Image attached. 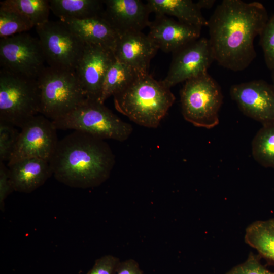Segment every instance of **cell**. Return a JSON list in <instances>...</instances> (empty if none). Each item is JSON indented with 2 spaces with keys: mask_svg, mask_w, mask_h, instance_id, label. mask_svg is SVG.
<instances>
[{
  "mask_svg": "<svg viewBox=\"0 0 274 274\" xmlns=\"http://www.w3.org/2000/svg\"><path fill=\"white\" fill-rule=\"evenodd\" d=\"M268 19L259 2L223 1L208 20V39L215 61L234 72L247 68L256 57L254 40Z\"/></svg>",
  "mask_w": 274,
  "mask_h": 274,
  "instance_id": "obj_1",
  "label": "cell"
},
{
  "mask_svg": "<svg viewBox=\"0 0 274 274\" xmlns=\"http://www.w3.org/2000/svg\"><path fill=\"white\" fill-rule=\"evenodd\" d=\"M49 163L58 181L84 189L99 186L109 178L114 157L104 140L74 130L58 141Z\"/></svg>",
  "mask_w": 274,
  "mask_h": 274,
  "instance_id": "obj_2",
  "label": "cell"
},
{
  "mask_svg": "<svg viewBox=\"0 0 274 274\" xmlns=\"http://www.w3.org/2000/svg\"><path fill=\"white\" fill-rule=\"evenodd\" d=\"M115 109L134 123L158 127L175 100L170 89L149 74L139 75L114 96Z\"/></svg>",
  "mask_w": 274,
  "mask_h": 274,
  "instance_id": "obj_3",
  "label": "cell"
},
{
  "mask_svg": "<svg viewBox=\"0 0 274 274\" xmlns=\"http://www.w3.org/2000/svg\"><path fill=\"white\" fill-rule=\"evenodd\" d=\"M37 82L40 113L52 121L64 116L87 99L74 71L46 66Z\"/></svg>",
  "mask_w": 274,
  "mask_h": 274,
  "instance_id": "obj_4",
  "label": "cell"
},
{
  "mask_svg": "<svg viewBox=\"0 0 274 274\" xmlns=\"http://www.w3.org/2000/svg\"><path fill=\"white\" fill-rule=\"evenodd\" d=\"M40 98L37 79L1 68L0 121L20 128L40 113Z\"/></svg>",
  "mask_w": 274,
  "mask_h": 274,
  "instance_id": "obj_5",
  "label": "cell"
},
{
  "mask_svg": "<svg viewBox=\"0 0 274 274\" xmlns=\"http://www.w3.org/2000/svg\"><path fill=\"white\" fill-rule=\"evenodd\" d=\"M52 121L57 129L80 131L102 140L123 141L132 131L129 124L104 104L88 99L67 115Z\"/></svg>",
  "mask_w": 274,
  "mask_h": 274,
  "instance_id": "obj_6",
  "label": "cell"
},
{
  "mask_svg": "<svg viewBox=\"0 0 274 274\" xmlns=\"http://www.w3.org/2000/svg\"><path fill=\"white\" fill-rule=\"evenodd\" d=\"M223 99L220 86L208 73L189 79L180 91L183 117L195 126L212 128L219 123Z\"/></svg>",
  "mask_w": 274,
  "mask_h": 274,
  "instance_id": "obj_7",
  "label": "cell"
},
{
  "mask_svg": "<svg viewBox=\"0 0 274 274\" xmlns=\"http://www.w3.org/2000/svg\"><path fill=\"white\" fill-rule=\"evenodd\" d=\"M35 28L48 66L75 71L85 42L60 20H49Z\"/></svg>",
  "mask_w": 274,
  "mask_h": 274,
  "instance_id": "obj_8",
  "label": "cell"
},
{
  "mask_svg": "<svg viewBox=\"0 0 274 274\" xmlns=\"http://www.w3.org/2000/svg\"><path fill=\"white\" fill-rule=\"evenodd\" d=\"M45 62L38 38L23 32L0 39L1 68L37 79L46 67Z\"/></svg>",
  "mask_w": 274,
  "mask_h": 274,
  "instance_id": "obj_9",
  "label": "cell"
},
{
  "mask_svg": "<svg viewBox=\"0 0 274 274\" xmlns=\"http://www.w3.org/2000/svg\"><path fill=\"white\" fill-rule=\"evenodd\" d=\"M21 129L7 166L28 158L49 161L59 141L52 120L43 115H37Z\"/></svg>",
  "mask_w": 274,
  "mask_h": 274,
  "instance_id": "obj_10",
  "label": "cell"
},
{
  "mask_svg": "<svg viewBox=\"0 0 274 274\" xmlns=\"http://www.w3.org/2000/svg\"><path fill=\"white\" fill-rule=\"evenodd\" d=\"M214 61L209 39L200 37L173 53L168 73L161 82L170 89L180 83L208 73Z\"/></svg>",
  "mask_w": 274,
  "mask_h": 274,
  "instance_id": "obj_11",
  "label": "cell"
},
{
  "mask_svg": "<svg viewBox=\"0 0 274 274\" xmlns=\"http://www.w3.org/2000/svg\"><path fill=\"white\" fill-rule=\"evenodd\" d=\"M230 95L241 111L262 125L274 124V87L263 80L232 85Z\"/></svg>",
  "mask_w": 274,
  "mask_h": 274,
  "instance_id": "obj_12",
  "label": "cell"
},
{
  "mask_svg": "<svg viewBox=\"0 0 274 274\" xmlns=\"http://www.w3.org/2000/svg\"><path fill=\"white\" fill-rule=\"evenodd\" d=\"M115 59L111 50L99 45L85 43L75 73L88 100L100 102L104 78Z\"/></svg>",
  "mask_w": 274,
  "mask_h": 274,
  "instance_id": "obj_13",
  "label": "cell"
},
{
  "mask_svg": "<svg viewBox=\"0 0 274 274\" xmlns=\"http://www.w3.org/2000/svg\"><path fill=\"white\" fill-rule=\"evenodd\" d=\"M159 50L148 35L133 31L119 36L113 53L115 59L133 68L140 75L149 74L151 59Z\"/></svg>",
  "mask_w": 274,
  "mask_h": 274,
  "instance_id": "obj_14",
  "label": "cell"
},
{
  "mask_svg": "<svg viewBox=\"0 0 274 274\" xmlns=\"http://www.w3.org/2000/svg\"><path fill=\"white\" fill-rule=\"evenodd\" d=\"M103 17L119 35L148 27L151 12L140 0H104Z\"/></svg>",
  "mask_w": 274,
  "mask_h": 274,
  "instance_id": "obj_15",
  "label": "cell"
},
{
  "mask_svg": "<svg viewBox=\"0 0 274 274\" xmlns=\"http://www.w3.org/2000/svg\"><path fill=\"white\" fill-rule=\"evenodd\" d=\"M148 27V35L159 49L172 53L200 38L202 29L161 15H156Z\"/></svg>",
  "mask_w": 274,
  "mask_h": 274,
  "instance_id": "obj_16",
  "label": "cell"
},
{
  "mask_svg": "<svg viewBox=\"0 0 274 274\" xmlns=\"http://www.w3.org/2000/svg\"><path fill=\"white\" fill-rule=\"evenodd\" d=\"M14 191L29 193L53 175L49 161L39 158L19 160L8 166Z\"/></svg>",
  "mask_w": 274,
  "mask_h": 274,
  "instance_id": "obj_17",
  "label": "cell"
},
{
  "mask_svg": "<svg viewBox=\"0 0 274 274\" xmlns=\"http://www.w3.org/2000/svg\"><path fill=\"white\" fill-rule=\"evenodd\" d=\"M63 22L85 43L99 45L113 52L119 35L102 15Z\"/></svg>",
  "mask_w": 274,
  "mask_h": 274,
  "instance_id": "obj_18",
  "label": "cell"
},
{
  "mask_svg": "<svg viewBox=\"0 0 274 274\" xmlns=\"http://www.w3.org/2000/svg\"><path fill=\"white\" fill-rule=\"evenodd\" d=\"M146 4L156 15L174 16L179 21L201 28L208 25L201 10L191 0H148Z\"/></svg>",
  "mask_w": 274,
  "mask_h": 274,
  "instance_id": "obj_19",
  "label": "cell"
},
{
  "mask_svg": "<svg viewBox=\"0 0 274 274\" xmlns=\"http://www.w3.org/2000/svg\"><path fill=\"white\" fill-rule=\"evenodd\" d=\"M244 240L262 258L274 265V218L251 223L246 229Z\"/></svg>",
  "mask_w": 274,
  "mask_h": 274,
  "instance_id": "obj_20",
  "label": "cell"
},
{
  "mask_svg": "<svg viewBox=\"0 0 274 274\" xmlns=\"http://www.w3.org/2000/svg\"><path fill=\"white\" fill-rule=\"evenodd\" d=\"M50 10L62 21L83 20L102 15L103 1L50 0Z\"/></svg>",
  "mask_w": 274,
  "mask_h": 274,
  "instance_id": "obj_21",
  "label": "cell"
},
{
  "mask_svg": "<svg viewBox=\"0 0 274 274\" xmlns=\"http://www.w3.org/2000/svg\"><path fill=\"white\" fill-rule=\"evenodd\" d=\"M139 75L129 66L115 59L104 78L100 102L104 104L107 98L125 89Z\"/></svg>",
  "mask_w": 274,
  "mask_h": 274,
  "instance_id": "obj_22",
  "label": "cell"
},
{
  "mask_svg": "<svg viewBox=\"0 0 274 274\" xmlns=\"http://www.w3.org/2000/svg\"><path fill=\"white\" fill-rule=\"evenodd\" d=\"M252 154L261 165L274 168V124L262 125L252 142Z\"/></svg>",
  "mask_w": 274,
  "mask_h": 274,
  "instance_id": "obj_23",
  "label": "cell"
},
{
  "mask_svg": "<svg viewBox=\"0 0 274 274\" xmlns=\"http://www.w3.org/2000/svg\"><path fill=\"white\" fill-rule=\"evenodd\" d=\"M34 25L21 13L0 2V38L25 32Z\"/></svg>",
  "mask_w": 274,
  "mask_h": 274,
  "instance_id": "obj_24",
  "label": "cell"
},
{
  "mask_svg": "<svg viewBox=\"0 0 274 274\" xmlns=\"http://www.w3.org/2000/svg\"><path fill=\"white\" fill-rule=\"evenodd\" d=\"M2 2L25 15L35 27L49 20L51 10L48 0H6Z\"/></svg>",
  "mask_w": 274,
  "mask_h": 274,
  "instance_id": "obj_25",
  "label": "cell"
},
{
  "mask_svg": "<svg viewBox=\"0 0 274 274\" xmlns=\"http://www.w3.org/2000/svg\"><path fill=\"white\" fill-rule=\"evenodd\" d=\"M15 126L0 121V161H9L20 133Z\"/></svg>",
  "mask_w": 274,
  "mask_h": 274,
  "instance_id": "obj_26",
  "label": "cell"
},
{
  "mask_svg": "<svg viewBox=\"0 0 274 274\" xmlns=\"http://www.w3.org/2000/svg\"><path fill=\"white\" fill-rule=\"evenodd\" d=\"M259 36L265 64L272 72L274 71V14L269 18Z\"/></svg>",
  "mask_w": 274,
  "mask_h": 274,
  "instance_id": "obj_27",
  "label": "cell"
},
{
  "mask_svg": "<svg viewBox=\"0 0 274 274\" xmlns=\"http://www.w3.org/2000/svg\"><path fill=\"white\" fill-rule=\"evenodd\" d=\"M261 258L258 254L251 252L244 262L234 266L225 274H274V271L262 264Z\"/></svg>",
  "mask_w": 274,
  "mask_h": 274,
  "instance_id": "obj_28",
  "label": "cell"
},
{
  "mask_svg": "<svg viewBox=\"0 0 274 274\" xmlns=\"http://www.w3.org/2000/svg\"><path fill=\"white\" fill-rule=\"evenodd\" d=\"M120 259L111 255H104L97 259L87 274H116Z\"/></svg>",
  "mask_w": 274,
  "mask_h": 274,
  "instance_id": "obj_29",
  "label": "cell"
},
{
  "mask_svg": "<svg viewBox=\"0 0 274 274\" xmlns=\"http://www.w3.org/2000/svg\"><path fill=\"white\" fill-rule=\"evenodd\" d=\"M7 167L4 162L0 161V208L2 211L4 208L5 200L14 191Z\"/></svg>",
  "mask_w": 274,
  "mask_h": 274,
  "instance_id": "obj_30",
  "label": "cell"
},
{
  "mask_svg": "<svg viewBox=\"0 0 274 274\" xmlns=\"http://www.w3.org/2000/svg\"><path fill=\"white\" fill-rule=\"evenodd\" d=\"M116 274H145L138 263L132 259L120 262Z\"/></svg>",
  "mask_w": 274,
  "mask_h": 274,
  "instance_id": "obj_31",
  "label": "cell"
},
{
  "mask_svg": "<svg viewBox=\"0 0 274 274\" xmlns=\"http://www.w3.org/2000/svg\"><path fill=\"white\" fill-rule=\"evenodd\" d=\"M214 0H200L196 2L197 5L201 10L202 9H210L215 3Z\"/></svg>",
  "mask_w": 274,
  "mask_h": 274,
  "instance_id": "obj_32",
  "label": "cell"
},
{
  "mask_svg": "<svg viewBox=\"0 0 274 274\" xmlns=\"http://www.w3.org/2000/svg\"><path fill=\"white\" fill-rule=\"evenodd\" d=\"M271 78H272V85L274 87V71L272 72V74H271Z\"/></svg>",
  "mask_w": 274,
  "mask_h": 274,
  "instance_id": "obj_33",
  "label": "cell"
}]
</instances>
